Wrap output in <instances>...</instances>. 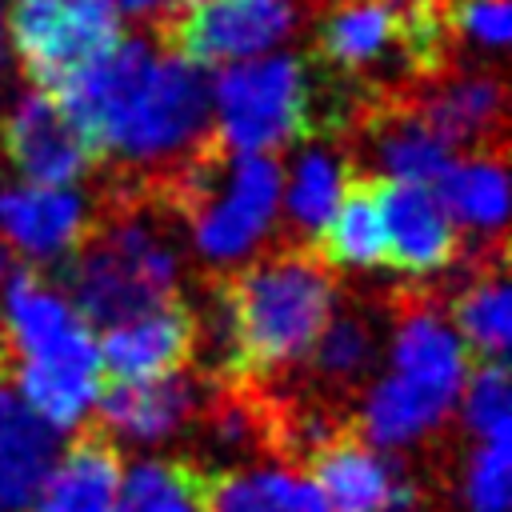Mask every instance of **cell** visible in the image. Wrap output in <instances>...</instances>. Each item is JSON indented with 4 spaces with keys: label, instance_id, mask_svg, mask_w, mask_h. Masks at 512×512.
I'll return each mask as SVG.
<instances>
[{
    "label": "cell",
    "instance_id": "1",
    "mask_svg": "<svg viewBox=\"0 0 512 512\" xmlns=\"http://www.w3.org/2000/svg\"><path fill=\"white\" fill-rule=\"evenodd\" d=\"M96 160L172 172L212 132V84L172 48L120 36L48 92Z\"/></svg>",
    "mask_w": 512,
    "mask_h": 512
},
{
    "label": "cell",
    "instance_id": "2",
    "mask_svg": "<svg viewBox=\"0 0 512 512\" xmlns=\"http://www.w3.org/2000/svg\"><path fill=\"white\" fill-rule=\"evenodd\" d=\"M336 308V284L308 244L276 248L216 280L196 344L220 380H252L312 352Z\"/></svg>",
    "mask_w": 512,
    "mask_h": 512
},
{
    "label": "cell",
    "instance_id": "3",
    "mask_svg": "<svg viewBox=\"0 0 512 512\" xmlns=\"http://www.w3.org/2000/svg\"><path fill=\"white\" fill-rule=\"evenodd\" d=\"M0 376L48 428H76L104 388L92 328L36 268L8 276L0 308Z\"/></svg>",
    "mask_w": 512,
    "mask_h": 512
},
{
    "label": "cell",
    "instance_id": "4",
    "mask_svg": "<svg viewBox=\"0 0 512 512\" xmlns=\"http://www.w3.org/2000/svg\"><path fill=\"white\" fill-rule=\"evenodd\" d=\"M372 100L336 84L304 56H256L228 64L212 84L216 140L240 156H272L308 136H332Z\"/></svg>",
    "mask_w": 512,
    "mask_h": 512
},
{
    "label": "cell",
    "instance_id": "5",
    "mask_svg": "<svg viewBox=\"0 0 512 512\" xmlns=\"http://www.w3.org/2000/svg\"><path fill=\"white\" fill-rule=\"evenodd\" d=\"M176 252L140 216V200H116L64 260V296L88 328H112L176 300Z\"/></svg>",
    "mask_w": 512,
    "mask_h": 512
},
{
    "label": "cell",
    "instance_id": "6",
    "mask_svg": "<svg viewBox=\"0 0 512 512\" xmlns=\"http://www.w3.org/2000/svg\"><path fill=\"white\" fill-rule=\"evenodd\" d=\"M8 32L24 72L52 92L120 40V16L108 0H12Z\"/></svg>",
    "mask_w": 512,
    "mask_h": 512
},
{
    "label": "cell",
    "instance_id": "7",
    "mask_svg": "<svg viewBox=\"0 0 512 512\" xmlns=\"http://www.w3.org/2000/svg\"><path fill=\"white\" fill-rule=\"evenodd\" d=\"M300 24V0H188L160 36L196 68H228L268 56Z\"/></svg>",
    "mask_w": 512,
    "mask_h": 512
},
{
    "label": "cell",
    "instance_id": "8",
    "mask_svg": "<svg viewBox=\"0 0 512 512\" xmlns=\"http://www.w3.org/2000/svg\"><path fill=\"white\" fill-rule=\"evenodd\" d=\"M308 480L328 512H412L420 504L404 460L372 448L352 428H336L308 452Z\"/></svg>",
    "mask_w": 512,
    "mask_h": 512
},
{
    "label": "cell",
    "instance_id": "9",
    "mask_svg": "<svg viewBox=\"0 0 512 512\" xmlns=\"http://www.w3.org/2000/svg\"><path fill=\"white\" fill-rule=\"evenodd\" d=\"M0 140L8 164L24 176V184L76 188V180H84L100 164L76 124L44 88H32L16 100V108L4 116Z\"/></svg>",
    "mask_w": 512,
    "mask_h": 512
},
{
    "label": "cell",
    "instance_id": "10",
    "mask_svg": "<svg viewBox=\"0 0 512 512\" xmlns=\"http://www.w3.org/2000/svg\"><path fill=\"white\" fill-rule=\"evenodd\" d=\"M96 216L76 188L48 184H4L0 188V244L24 256L36 272L40 264L68 260L92 232Z\"/></svg>",
    "mask_w": 512,
    "mask_h": 512
},
{
    "label": "cell",
    "instance_id": "11",
    "mask_svg": "<svg viewBox=\"0 0 512 512\" xmlns=\"http://www.w3.org/2000/svg\"><path fill=\"white\" fill-rule=\"evenodd\" d=\"M96 348L100 372H108L112 384L168 380L196 356V312L176 296L160 308L104 328V340Z\"/></svg>",
    "mask_w": 512,
    "mask_h": 512
},
{
    "label": "cell",
    "instance_id": "12",
    "mask_svg": "<svg viewBox=\"0 0 512 512\" xmlns=\"http://www.w3.org/2000/svg\"><path fill=\"white\" fill-rule=\"evenodd\" d=\"M420 120L456 152H504V80L496 72H440L436 80L420 84L412 96Z\"/></svg>",
    "mask_w": 512,
    "mask_h": 512
},
{
    "label": "cell",
    "instance_id": "13",
    "mask_svg": "<svg viewBox=\"0 0 512 512\" xmlns=\"http://www.w3.org/2000/svg\"><path fill=\"white\" fill-rule=\"evenodd\" d=\"M392 376L412 380L436 396L460 400V384L468 376V352L456 340L452 324L432 308V300L416 292H400L392 312Z\"/></svg>",
    "mask_w": 512,
    "mask_h": 512
},
{
    "label": "cell",
    "instance_id": "14",
    "mask_svg": "<svg viewBox=\"0 0 512 512\" xmlns=\"http://www.w3.org/2000/svg\"><path fill=\"white\" fill-rule=\"evenodd\" d=\"M380 208H384V236H388V268L424 276L456 260L460 232L452 216L440 208L432 188L380 176Z\"/></svg>",
    "mask_w": 512,
    "mask_h": 512
},
{
    "label": "cell",
    "instance_id": "15",
    "mask_svg": "<svg viewBox=\"0 0 512 512\" xmlns=\"http://www.w3.org/2000/svg\"><path fill=\"white\" fill-rule=\"evenodd\" d=\"M356 124L372 144V156L384 168V180H408V184L432 188L456 160V152L420 120L408 96L372 100Z\"/></svg>",
    "mask_w": 512,
    "mask_h": 512
},
{
    "label": "cell",
    "instance_id": "16",
    "mask_svg": "<svg viewBox=\"0 0 512 512\" xmlns=\"http://www.w3.org/2000/svg\"><path fill=\"white\" fill-rule=\"evenodd\" d=\"M120 480L124 468L116 440L100 428H88L64 456H56L28 512H116Z\"/></svg>",
    "mask_w": 512,
    "mask_h": 512
},
{
    "label": "cell",
    "instance_id": "17",
    "mask_svg": "<svg viewBox=\"0 0 512 512\" xmlns=\"http://www.w3.org/2000/svg\"><path fill=\"white\" fill-rule=\"evenodd\" d=\"M96 416L104 436H124L136 444L168 440L196 416V380L176 372L148 384H104L96 396Z\"/></svg>",
    "mask_w": 512,
    "mask_h": 512
},
{
    "label": "cell",
    "instance_id": "18",
    "mask_svg": "<svg viewBox=\"0 0 512 512\" xmlns=\"http://www.w3.org/2000/svg\"><path fill=\"white\" fill-rule=\"evenodd\" d=\"M56 464V428H48L0 376V512H28Z\"/></svg>",
    "mask_w": 512,
    "mask_h": 512
},
{
    "label": "cell",
    "instance_id": "19",
    "mask_svg": "<svg viewBox=\"0 0 512 512\" xmlns=\"http://www.w3.org/2000/svg\"><path fill=\"white\" fill-rule=\"evenodd\" d=\"M324 268H380L388 264L380 176H348L328 224L308 244Z\"/></svg>",
    "mask_w": 512,
    "mask_h": 512
},
{
    "label": "cell",
    "instance_id": "20",
    "mask_svg": "<svg viewBox=\"0 0 512 512\" xmlns=\"http://www.w3.org/2000/svg\"><path fill=\"white\" fill-rule=\"evenodd\" d=\"M440 208L452 224L480 232L492 248H504V220H508V168L504 152H472L452 160L448 172L432 184Z\"/></svg>",
    "mask_w": 512,
    "mask_h": 512
},
{
    "label": "cell",
    "instance_id": "21",
    "mask_svg": "<svg viewBox=\"0 0 512 512\" xmlns=\"http://www.w3.org/2000/svg\"><path fill=\"white\" fill-rule=\"evenodd\" d=\"M452 332L464 344L472 364H504L508 360L512 316H508L504 256L480 260L476 280L452 300Z\"/></svg>",
    "mask_w": 512,
    "mask_h": 512
},
{
    "label": "cell",
    "instance_id": "22",
    "mask_svg": "<svg viewBox=\"0 0 512 512\" xmlns=\"http://www.w3.org/2000/svg\"><path fill=\"white\" fill-rule=\"evenodd\" d=\"M204 512H328L296 468H232L204 484Z\"/></svg>",
    "mask_w": 512,
    "mask_h": 512
},
{
    "label": "cell",
    "instance_id": "23",
    "mask_svg": "<svg viewBox=\"0 0 512 512\" xmlns=\"http://www.w3.org/2000/svg\"><path fill=\"white\" fill-rule=\"evenodd\" d=\"M348 156H340L336 148H308L296 156L292 172H288V188H284V216L292 224V232L300 240H316V232L328 224L344 184H348Z\"/></svg>",
    "mask_w": 512,
    "mask_h": 512
},
{
    "label": "cell",
    "instance_id": "24",
    "mask_svg": "<svg viewBox=\"0 0 512 512\" xmlns=\"http://www.w3.org/2000/svg\"><path fill=\"white\" fill-rule=\"evenodd\" d=\"M204 484L192 460H140L120 480L116 512H204Z\"/></svg>",
    "mask_w": 512,
    "mask_h": 512
},
{
    "label": "cell",
    "instance_id": "25",
    "mask_svg": "<svg viewBox=\"0 0 512 512\" xmlns=\"http://www.w3.org/2000/svg\"><path fill=\"white\" fill-rule=\"evenodd\" d=\"M372 352H376V340L360 316H332L304 360L316 368L320 380L352 384L372 364Z\"/></svg>",
    "mask_w": 512,
    "mask_h": 512
},
{
    "label": "cell",
    "instance_id": "26",
    "mask_svg": "<svg viewBox=\"0 0 512 512\" xmlns=\"http://www.w3.org/2000/svg\"><path fill=\"white\" fill-rule=\"evenodd\" d=\"M468 512H512V432L484 436L464 468Z\"/></svg>",
    "mask_w": 512,
    "mask_h": 512
},
{
    "label": "cell",
    "instance_id": "27",
    "mask_svg": "<svg viewBox=\"0 0 512 512\" xmlns=\"http://www.w3.org/2000/svg\"><path fill=\"white\" fill-rule=\"evenodd\" d=\"M460 408L464 424L472 428L476 440L512 432V388H508V368L504 364H472L464 384H460Z\"/></svg>",
    "mask_w": 512,
    "mask_h": 512
},
{
    "label": "cell",
    "instance_id": "28",
    "mask_svg": "<svg viewBox=\"0 0 512 512\" xmlns=\"http://www.w3.org/2000/svg\"><path fill=\"white\" fill-rule=\"evenodd\" d=\"M108 4L116 8V16L124 12V16H132V20H144V24L156 28V36H164V32L172 28V20L184 12L188 0H108Z\"/></svg>",
    "mask_w": 512,
    "mask_h": 512
},
{
    "label": "cell",
    "instance_id": "29",
    "mask_svg": "<svg viewBox=\"0 0 512 512\" xmlns=\"http://www.w3.org/2000/svg\"><path fill=\"white\" fill-rule=\"evenodd\" d=\"M8 264H12V252L0 244V284H4V276H8Z\"/></svg>",
    "mask_w": 512,
    "mask_h": 512
}]
</instances>
